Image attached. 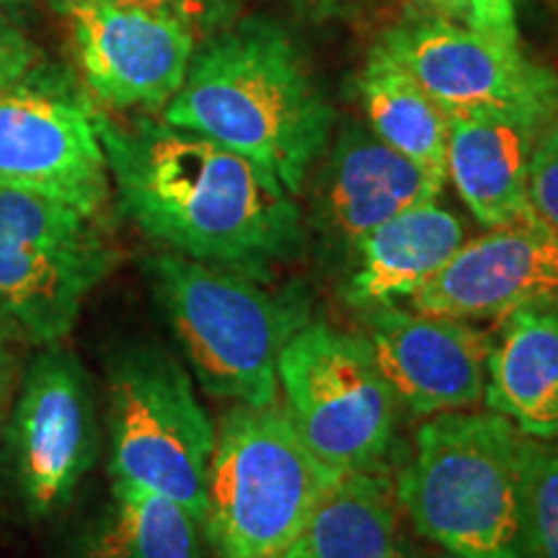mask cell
<instances>
[{
  "instance_id": "6da1fadb",
  "label": "cell",
  "mask_w": 558,
  "mask_h": 558,
  "mask_svg": "<svg viewBox=\"0 0 558 558\" xmlns=\"http://www.w3.org/2000/svg\"><path fill=\"white\" fill-rule=\"evenodd\" d=\"M99 135L122 215L171 254L264 284L298 254L295 197L254 160L148 117L99 111Z\"/></svg>"
},
{
  "instance_id": "7a4b0ae2",
  "label": "cell",
  "mask_w": 558,
  "mask_h": 558,
  "mask_svg": "<svg viewBox=\"0 0 558 558\" xmlns=\"http://www.w3.org/2000/svg\"><path fill=\"white\" fill-rule=\"evenodd\" d=\"M163 122L254 160L295 197L329 145L333 111L292 41L271 26L248 24L192 58Z\"/></svg>"
},
{
  "instance_id": "3957f363",
  "label": "cell",
  "mask_w": 558,
  "mask_h": 558,
  "mask_svg": "<svg viewBox=\"0 0 558 558\" xmlns=\"http://www.w3.org/2000/svg\"><path fill=\"white\" fill-rule=\"evenodd\" d=\"M530 448L492 409L429 416L396 497L418 535L448 554L522 558Z\"/></svg>"
},
{
  "instance_id": "277c9868",
  "label": "cell",
  "mask_w": 558,
  "mask_h": 558,
  "mask_svg": "<svg viewBox=\"0 0 558 558\" xmlns=\"http://www.w3.org/2000/svg\"><path fill=\"white\" fill-rule=\"evenodd\" d=\"M153 295L209 396L248 407L277 401V362L308 308L295 295H271L264 282L186 256H148Z\"/></svg>"
},
{
  "instance_id": "5b68a950",
  "label": "cell",
  "mask_w": 558,
  "mask_h": 558,
  "mask_svg": "<svg viewBox=\"0 0 558 558\" xmlns=\"http://www.w3.org/2000/svg\"><path fill=\"white\" fill-rule=\"evenodd\" d=\"M337 478L282 403H235L215 432L202 533L220 558H279Z\"/></svg>"
},
{
  "instance_id": "8992f818",
  "label": "cell",
  "mask_w": 558,
  "mask_h": 558,
  "mask_svg": "<svg viewBox=\"0 0 558 558\" xmlns=\"http://www.w3.org/2000/svg\"><path fill=\"white\" fill-rule=\"evenodd\" d=\"M109 471L184 505L199 522L215 424L194 393L192 375L158 344H130L109 362Z\"/></svg>"
},
{
  "instance_id": "52a82bcc",
  "label": "cell",
  "mask_w": 558,
  "mask_h": 558,
  "mask_svg": "<svg viewBox=\"0 0 558 558\" xmlns=\"http://www.w3.org/2000/svg\"><path fill=\"white\" fill-rule=\"evenodd\" d=\"M120 251L104 218L68 202L0 186V318L24 344H58Z\"/></svg>"
},
{
  "instance_id": "ba28073f",
  "label": "cell",
  "mask_w": 558,
  "mask_h": 558,
  "mask_svg": "<svg viewBox=\"0 0 558 558\" xmlns=\"http://www.w3.org/2000/svg\"><path fill=\"white\" fill-rule=\"evenodd\" d=\"M277 388L292 427L326 469L378 471L396 435V396L362 333L308 320L277 362Z\"/></svg>"
},
{
  "instance_id": "9c48e42d",
  "label": "cell",
  "mask_w": 558,
  "mask_h": 558,
  "mask_svg": "<svg viewBox=\"0 0 558 558\" xmlns=\"http://www.w3.org/2000/svg\"><path fill=\"white\" fill-rule=\"evenodd\" d=\"M99 450L86 367L62 341L39 347L21 375L0 435V484L26 520L62 512Z\"/></svg>"
},
{
  "instance_id": "30bf717a",
  "label": "cell",
  "mask_w": 558,
  "mask_h": 558,
  "mask_svg": "<svg viewBox=\"0 0 558 558\" xmlns=\"http://www.w3.org/2000/svg\"><path fill=\"white\" fill-rule=\"evenodd\" d=\"M0 186L104 218L111 179L99 111L60 70H29L0 88Z\"/></svg>"
},
{
  "instance_id": "8fae6325",
  "label": "cell",
  "mask_w": 558,
  "mask_h": 558,
  "mask_svg": "<svg viewBox=\"0 0 558 558\" xmlns=\"http://www.w3.org/2000/svg\"><path fill=\"white\" fill-rule=\"evenodd\" d=\"M378 45L450 114H505L530 124L558 120V75L448 19L407 21Z\"/></svg>"
},
{
  "instance_id": "7c38bea8",
  "label": "cell",
  "mask_w": 558,
  "mask_h": 558,
  "mask_svg": "<svg viewBox=\"0 0 558 558\" xmlns=\"http://www.w3.org/2000/svg\"><path fill=\"white\" fill-rule=\"evenodd\" d=\"M94 99L109 109H163L184 86L194 29L169 13L104 0H58Z\"/></svg>"
},
{
  "instance_id": "4fadbf2b",
  "label": "cell",
  "mask_w": 558,
  "mask_h": 558,
  "mask_svg": "<svg viewBox=\"0 0 558 558\" xmlns=\"http://www.w3.org/2000/svg\"><path fill=\"white\" fill-rule=\"evenodd\" d=\"M362 324L383 378L411 414H450L484 401L492 339L469 320L375 305L362 308Z\"/></svg>"
},
{
  "instance_id": "5bb4252c",
  "label": "cell",
  "mask_w": 558,
  "mask_h": 558,
  "mask_svg": "<svg viewBox=\"0 0 558 558\" xmlns=\"http://www.w3.org/2000/svg\"><path fill=\"white\" fill-rule=\"evenodd\" d=\"M558 298V241L535 215L465 241L409 305L458 320H501Z\"/></svg>"
},
{
  "instance_id": "9a60e30c",
  "label": "cell",
  "mask_w": 558,
  "mask_h": 558,
  "mask_svg": "<svg viewBox=\"0 0 558 558\" xmlns=\"http://www.w3.org/2000/svg\"><path fill=\"white\" fill-rule=\"evenodd\" d=\"M445 181L390 148L373 130L347 128L326 163L324 222L331 235L354 248L369 230L403 209L437 199Z\"/></svg>"
},
{
  "instance_id": "2e32d148",
  "label": "cell",
  "mask_w": 558,
  "mask_h": 558,
  "mask_svg": "<svg viewBox=\"0 0 558 558\" xmlns=\"http://www.w3.org/2000/svg\"><path fill=\"white\" fill-rule=\"evenodd\" d=\"M538 124L505 114H450L448 179L481 226L499 228L533 215L530 156Z\"/></svg>"
},
{
  "instance_id": "e0dca14e",
  "label": "cell",
  "mask_w": 558,
  "mask_h": 558,
  "mask_svg": "<svg viewBox=\"0 0 558 558\" xmlns=\"http://www.w3.org/2000/svg\"><path fill=\"white\" fill-rule=\"evenodd\" d=\"M463 243V222L437 199L403 209L354 243L357 264L347 284L349 303L362 311L411 300L448 267Z\"/></svg>"
},
{
  "instance_id": "ac0fdd59",
  "label": "cell",
  "mask_w": 558,
  "mask_h": 558,
  "mask_svg": "<svg viewBox=\"0 0 558 558\" xmlns=\"http://www.w3.org/2000/svg\"><path fill=\"white\" fill-rule=\"evenodd\" d=\"M484 403L538 442H558V311L527 305L488 341Z\"/></svg>"
},
{
  "instance_id": "d6986e66",
  "label": "cell",
  "mask_w": 558,
  "mask_h": 558,
  "mask_svg": "<svg viewBox=\"0 0 558 558\" xmlns=\"http://www.w3.org/2000/svg\"><path fill=\"white\" fill-rule=\"evenodd\" d=\"M396 507L375 471L344 473L279 558H396Z\"/></svg>"
},
{
  "instance_id": "ffe728a7",
  "label": "cell",
  "mask_w": 558,
  "mask_h": 558,
  "mask_svg": "<svg viewBox=\"0 0 558 558\" xmlns=\"http://www.w3.org/2000/svg\"><path fill=\"white\" fill-rule=\"evenodd\" d=\"M369 130L393 150L448 179L450 117L414 75L378 45L360 75Z\"/></svg>"
},
{
  "instance_id": "44dd1931",
  "label": "cell",
  "mask_w": 558,
  "mask_h": 558,
  "mask_svg": "<svg viewBox=\"0 0 558 558\" xmlns=\"http://www.w3.org/2000/svg\"><path fill=\"white\" fill-rule=\"evenodd\" d=\"M111 497L107 520L124 558H205L202 522L184 505L114 481Z\"/></svg>"
},
{
  "instance_id": "7402d4cb",
  "label": "cell",
  "mask_w": 558,
  "mask_h": 558,
  "mask_svg": "<svg viewBox=\"0 0 558 558\" xmlns=\"http://www.w3.org/2000/svg\"><path fill=\"white\" fill-rule=\"evenodd\" d=\"M522 558H558V448L538 439L527 460Z\"/></svg>"
},
{
  "instance_id": "603a6c76",
  "label": "cell",
  "mask_w": 558,
  "mask_h": 558,
  "mask_svg": "<svg viewBox=\"0 0 558 558\" xmlns=\"http://www.w3.org/2000/svg\"><path fill=\"white\" fill-rule=\"evenodd\" d=\"M530 209L558 241V120L546 124L535 140L527 173Z\"/></svg>"
},
{
  "instance_id": "cb8c5ba5",
  "label": "cell",
  "mask_w": 558,
  "mask_h": 558,
  "mask_svg": "<svg viewBox=\"0 0 558 558\" xmlns=\"http://www.w3.org/2000/svg\"><path fill=\"white\" fill-rule=\"evenodd\" d=\"M469 26L507 50H522L514 0H471Z\"/></svg>"
},
{
  "instance_id": "d4e9b609",
  "label": "cell",
  "mask_w": 558,
  "mask_h": 558,
  "mask_svg": "<svg viewBox=\"0 0 558 558\" xmlns=\"http://www.w3.org/2000/svg\"><path fill=\"white\" fill-rule=\"evenodd\" d=\"M104 3L132 5L156 13H169L192 26H215L233 16L235 0H104Z\"/></svg>"
},
{
  "instance_id": "484cf974",
  "label": "cell",
  "mask_w": 558,
  "mask_h": 558,
  "mask_svg": "<svg viewBox=\"0 0 558 558\" xmlns=\"http://www.w3.org/2000/svg\"><path fill=\"white\" fill-rule=\"evenodd\" d=\"M37 65V45L13 24L5 9H0V88L24 78V75Z\"/></svg>"
},
{
  "instance_id": "4316f807",
  "label": "cell",
  "mask_w": 558,
  "mask_h": 558,
  "mask_svg": "<svg viewBox=\"0 0 558 558\" xmlns=\"http://www.w3.org/2000/svg\"><path fill=\"white\" fill-rule=\"evenodd\" d=\"M21 347L24 339L0 318V414L9 409L21 380Z\"/></svg>"
},
{
  "instance_id": "83f0119b",
  "label": "cell",
  "mask_w": 558,
  "mask_h": 558,
  "mask_svg": "<svg viewBox=\"0 0 558 558\" xmlns=\"http://www.w3.org/2000/svg\"><path fill=\"white\" fill-rule=\"evenodd\" d=\"M424 5H429L432 11L442 13L445 19H465L469 21L471 0H422Z\"/></svg>"
},
{
  "instance_id": "f1b7e54d",
  "label": "cell",
  "mask_w": 558,
  "mask_h": 558,
  "mask_svg": "<svg viewBox=\"0 0 558 558\" xmlns=\"http://www.w3.org/2000/svg\"><path fill=\"white\" fill-rule=\"evenodd\" d=\"M21 0H0V9H9V5H19Z\"/></svg>"
},
{
  "instance_id": "f546056e",
  "label": "cell",
  "mask_w": 558,
  "mask_h": 558,
  "mask_svg": "<svg viewBox=\"0 0 558 558\" xmlns=\"http://www.w3.org/2000/svg\"><path fill=\"white\" fill-rule=\"evenodd\" d=\"M435 558H465V556H458V554H448V550H442V554L435 556Z\"/></svg>"
},
{
  "instance_id": "4dcf8cb0",
  "label": "cell",
  "mask_w": 558,
  "mask_h": 558,
  "mask_svg": "<svg viewBox=\"0 0 558 558\" xmlns=\"http://www.w3.org/2000/svg\"><path fill=\"white\" fill-rule=\"evenodd\" d=\"M396 558H411L409 554H403V550H399V556H396Z\"/></svg>"
}]
</instances>
